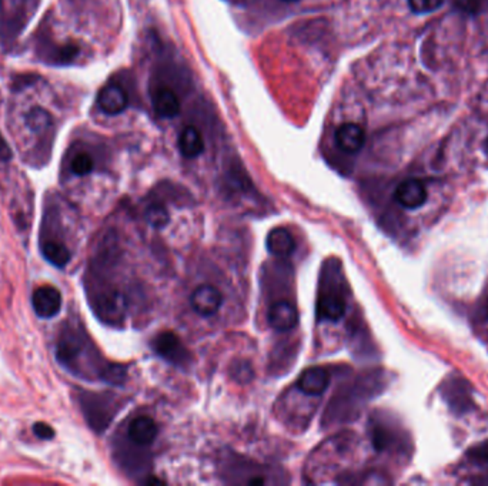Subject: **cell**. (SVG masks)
<instances>
[{
	"label": "cell",
	"mask_w": 488,
	"mask_h": 486,
	"mask_svg": "<svg viewBox=\"0 0 488 486\" xmlns=\"http://www.w3.org/2000/svg\"><path fill=\"white\" fill-rule=\"evenodd\" d=\"M40 3V0H3L2 35L12 41L28 26Z\"/></svg>",
	"instance_id": "cell-1"
},
{
	"label": "cell",
	"mask_w": 488,
	"mask_h": 486,
	"mask_svg": "<svg viewBox=\"0 0 488 486\" xmlns=\"http://www.w3.org/2000/svg\"><path fill=\"white\" fill-rule=\"evenodd\" d=\"M33 310L40 318H53L62 310V294L53 286L39 287L32 298Z\"/></svg>",
	"instance_id": "cell-2"
},
{
	"label": "cell",
	"mask_w": 488,
	"mask_h": 486,
	"mask_svg": "<svg viewBox=\"0 0 488 486\" xmlns=\"http://www.w3.org/2000/svg\"><path fill=\"white\" fill-rule=\"evenodd\" d=\"M83 350V341L78 331L72 328H64L60 334L56 345V358L66 368H72V365L79 358Z\"/></svg>",
	"instance_id": "cell-3"
},
{
	"label": "cell",
	"mask_w": 488,
	"mask_h": 486,
	"mask_svg": "<svg viewBox=\"0 0 488 486\" xmlns=\"http://www.w3.org/2000/svg\"><path fill=\"white\" fill-rule=\"evenodd\" d=\"M428 197L427 189L420 180H406L403 181L400 186L397 187L396 193H394V198L396 201L408 210H415V208H420L422 205L426 204Z\"/></svg>",
	"instance_id": "cell-4"
},
{
	"label": "cell",
	"mask_w": 488,
	"mask_h": 486,
	"mask_svg": "<svg viewBox=\"0 0 488 486\" xmlns=\"http://www.w3.org/2000/svg\"><path fill=\"white\" fill-rule=\"evenodd\" d=\"M39 53L46 63L56 64V66H66V64H71L79 56L80 49L75 43L59 44L53 41H43L39 46Z\"/></svg>",
	"instance_id": "cell-5"
},
{
	"label": "cell",
	"mask_w": 488,
	"mask_h": 486,
	"mask_svg": "<svg viewBox=\"0 0 488 486\" xmlns=\"http://www.w3.org/2000/svg\"><path fill=\"white\" fill-rule=\"evenodd\" d=\"M223 303L222 292L213 286H200L192 295V306L195 311L203 317L216 314Z\"/></svg>",
	"instance_id": "cell-6"
},
{
	"label": "cell",
	"mask_w": 488,
	"mask_h": 486,
	"mask_svg": "<svg viewBox=\"0 0 488 486\" xmlns=\"http://www.w3.org/2000/svg\"><path fill=\"white\" fill-rule=\"evenodd\" d=\"M98 104L100 110L109 115L123 113L129 106L126 91L118 84L105 86L98 96Z\"/></svg>",
	"instance_id": "cell-7"
},
{
	"label": "cell",
	"mask_w": 488,
	"mask_h": 486,
	"mask_svg": "<svg viewBox=\"0 0 488 486\" xmlns=\"http://www.w3.org/2000/svg\"><path fill=\"white\" fill-rule=\"evenodd\" d=\"M364 142H365L364 130L356 123L341 124L336 130V144L341 151L347 154L359 153L363 149Z\"/></svg>",
	"instance_id": "cell-8"
},
{
	"label": "cell",
	"mask_w": 488,
	"mask_h": 486,
	"mask_svg": "<svg viewBox=\"0 0 488 486\" xmlns=\"http://www.w3.org/2000/svg\"><path fill=\"white\" fill-rule=\"evenodd\" d=\"M152 103L156 114L163 119H173L180 113L179 97L168 86H160L153 91Z\"/></svg>",
	"instance_id": "cell-9"
},
{
	"label": "cell",
	"mask_w": 488,
	"mask_h": 486,
	"mask_svg": "<svg viewBox=\"0 0 488 486\" xmlns=\"http://www.w3.org/2000/svg\"><path fill=\"white\" fill-rule=\"evenodd\" d=\"M153 346L154 351L160 357L166 358L173 364L181 362L188 357V353H186L183 344L180 342L179 337L173 333H161L160 335H157L153 342Z\"/></svg>",
	"instance_id": "cell-10"
},
{
	"label": "cell",
	"mask_w": 488,
	"mask_h": 486,
	"mask_svg": "<svg viewBox=\"0 0 488 486\" xmlns=\"http://www.w3.org/2000/svg\"><path fill=\"white\" fill-rule=\"evenodd\" d=\"M298 321V314L296 307L289 301H278L273 304L269 311L270 326L277 331H289Z\"/></svg>",
	"instance_id": "cell-11"
},
{
	"label": "cell",
	"mask_w": 488,
	"mask_h": 486,
	"mask_svg": "<svg viewBox=\"0 0 488 486\" xmlns=\"http://www.w3.org/2000/svg\"><path fill=\"white\" fill-rule=\"evenodd\" d=\"M330 384V374L324 368L313 366L306 369L298 381V388L307 395H321Z\"/></svg>",
	"instance_id": "cell-12"
},
{
	"label": "cell",
	"mask_w": 488,
	"mask_h": 486,
	"mask_svg": "<svg viewBox=\"0 0 488 486\" xmlns=\"http://www.w3.org/2000/svg\"><path fill=\"white\" fill-rule=\"evenodd\" d=\"M157 436V425L150 416H137L129 427V438L137 445H150Z\"/></svg>",
	"instance_id": "cell-13"
},
{
	"label": "cell",
	"mask_w": 488,
	"mask_h": 486,
	"mask_svg": "<svg viewBox=\"0 0 488 486\" xmlns=\"http://www.w3.org/2000/svg\"><path fill=\"white\" fill-rule=\"evenodd\" d=\"M267 248L275 257H289L296 248V241L286 228H274L267 236Z\"/></svg>",
	"instance_id": "cell-14"
},
{
	"label": "cell",
	"mask_w": 488,
	"mask_h": 486,
	"mask_svg": "<svg viewBox=\"0 0 488 486\" xmlns=\"http://www.w3.org/2000/svg\"><path fill=\"white\" fill-rule=\"evenodd\" d=\"M179 149L180 153L188 158H195L200 156L204 150V142L200 131L193 126L186 127L179 137Z\"/></svg>",
	"instance_id": "cell-15"
},
{
	"label": "cell",
	"mask_w": 488,
	"mask_h": 486,
	"mask_svg": "<svg viewBox=\"0 0 488 486\" xmlns=\"http://www.w3.org/2000/svg\"><path fill=\"white\" fill-rule=\"evenodd\" d=\"M42 254L46 261L59 268L66 267L72 259V252L69 248L63 243L55 240H48L42 244Z\"/></svg>",
	"instance_id": "cell-16"
},
{
	"label": "cell",
	"mask_w": 488,
	"mask_h": 486,
	"mask_svg": "<svg viewBox=\"0 0 488 486\" xmlns=\"http://www.w3.org/2000/svg\"><path fill=\"white\" fill-rule=\"evenodd\" d=\"M317 314L323 319L338 321L345 314L344 299L337 295H329V297L323 298L318 303Z\"/></svg>",
	"instance_id": "cell-17"
},
{
	"label": "cell",
	"mask_w": 488,
	"mask_h": 486,
	"mask_svg": "<svg viewBox=\"0 0 488 486\" xmlns=\"http://www.w3.org/2000/svg\"><path fill=\"white\" fill-rule=\"evenodd\" d=\"M25 123L33 133H44L53 124L52 114L43 107H33L25 115Z\"/></svg>",
	"instance_id": "cell-18"
},
{
	"label": "cell",
	"mask_w": 488,
	"mask_h": 486,
	"mask_svg": "<svg viewBox=\"0 0 488 486\" xmlns=\"http://www.w3.org/2000/svg\"><path fill=\"white\" fill-rule=\"evenodd\" d=\"M146 220L149 221V224L154 228H163L166 227L170 217L168 210L160 204H152L147 210H146Z\"/></svg>",
	"instance_id": "cell-19"
},
{
	"label": "cell",
	"mask_w": 488,
	"mask_h": 486,
	"mask_svg": "<svg viewBox=\"0 0 488 486\" xmlns=\"http://www.w3.org/2000/svg\"><path fill=\"white\" fill-rule=\"evenodd\" d=\"M93 167H95V163H93V158L87 153L76 154L71 163L72 173L79 177H84V176L90 174Z\"/></svg>",
	"instance_id": "cell-20"
},
{
	"label": "cell",
	"mask_w": 488,
	"mask_h": 486,
	"mask_svg": "<svg viewBox=\"0 0 488 486\" xmlns=\"http://www.w3.org/2000/svg\"><path fill=\"white\" fill-rule=\"evenodd\" d=\"M444 0H408L410 9L414 13H433L443 6Z\"/></svg>",
	"instance_id": "cell-21"
},
{
	"label": "cell",
	"mask_w": 488,
	"mask_h": 486,
	"mask_svg": "<svg viewBox=\"0 0 488 486\" xmlns=\"http://www.w3.org/2000/svg\"><path fill=\"white\" fill-rule=\"evenodd\" d=\"M33 432L37 438L44 439V441H48V439H52L55 436V431L51 425L44 424V422H36L33 425Z\"/></svg>",
	"instance_id": "cell-22"
},
{
	"label": "cell",
	"mask_w": 488,
	"mask_h": 486,
	"mask_svg": "<svg viewBox=\"0 0 488 486\" xmlns=\"http://www.w3.org/2000/svg\"><path fill=\"white\" fill-rule=\"evenodd\" d=\"M12 157H13L12 149L8 144L3 134L0 133V163H9V161L12 160Z\"/></svg>",
	"instance_id": "cell-23"
},
{
	"label": "cell",
	"mask_w": 488,
	"mask_h": 486,
	"mask_svg": "<svg viewBox=\"0 0 488 486\" xmlns=\"http://www.w3.org/2000/svg\"><path fill=\"white\" fill-rule=\"evenodd\" d=\"M255 483H263V479H253V480H250V485H255Z\"/></svg>",
	"instance_id": "cell-24"
},
{
	"label": "cell",
	"mask_w": 488,
	"mask_h": 486,
	"mask_svg": "<svg viewBox=\"0 0 488 486\" xmlns=\"http://www.w3.org/2000/svg\"><path fill=\"white\" fill-rule=\"evenodd\" d=\"M228 2H230V3H236V5H239V3H243L244 0H228Z\"/></svg>",
	"instance_id": "cell-25"
},
{
	"label": "cell",
	"mask_w": 488,
	"mask_h": 486,
	"mask_svg": "<svg viewBox=\"0 0 488 486\" xmlns=\"http://www.w3.org/2000/svg\"><path fill=\"white\" fill-rule=\"evenodd\" d=\"M286 2H297V0H286Z\"/></svg>",
	"instance_id": "cell-26"
}]
</instances>
